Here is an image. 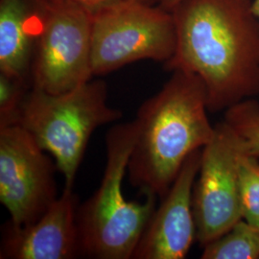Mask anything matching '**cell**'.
Returning a JSON list of instances; mask_svg holds the SVG:
<instances>
[{"mask_svg": "<svg viewBox=\"0 0 259 259\" xmlns=\"http://www.w3.org/2000/svg\"><path fill=\"white\" fill-rule=\"evenodd\" d=\"M176 49L164 64L200 77L208 111L259 95V19L245 0H183L170 10Z\"/></svg>", "mask_w": 259, "mask_h": 259, "instance_id": "cell-1", "label": "cell"}, {"mask_svg": "<svg viewBox=\"0 0 259 259\" xmlns=\"http://www.w3.org/2000/svg\"><path fill=\"white\" fill-rule=\"evenodd\" d=\"M207 93L197 75L182 70L143 103L135 119L138 137L128 163L130 183L161 199L185 160L211 140Z\"/></svg>", "mask_w": 259, "mask_h": 259, "instance_id": "cell-2", "label": "cell"}, {"mask_svg": "<svg viewBox=\"0 0 259 259\" xmlns=\"http://www.w3.org/2000/svg\"><path fill=\"white\" fill-rule=\"evenodd\" d=\"M138 137L136 120L115 125L106 135L107 163L94 194L79 204L77 223L81 257L133 259L139 240L157 208V197L128 201L123 180Z\"/></svg>", "mask_w": 259, "mask_h": 259, "instance_id": "cell-3", "label": "cell"}, {"mask_svg": "<svg viewBox=\"0 0 259 259\" xmlns=\"http://www.w3.org/2000/svg\"><path fill=\"white\" fill-rule=\"evenodd\" d=\"M107 84L90 81L67 93L52 94L32 88L19 111L18 124L27 131L54 160L73 187L93 132L119 120L120 110L107 104Z\"/></svg>", "mask_w": 259, "mask_h": 259, "instance_id": "cell-4", "label": "cell"}, {"mask_svg": "<svg viewBox=\"0 0 259 259\" xmlns=\"http://www.w3.org/2000/svg\"><path fill=\"white\" fill-rule=\"evenodd\" d=\"M176 42L171 11L119 0L93 14V75L108 74L140 60L165 64L174 55Z\"/></svg>", "mask_w": 259, "mask_h": 259, "instance_id": "cell-5", "label": "cell"}, {"mask_svg": "<svg viewBox=\"0 0 259 259\" xmlns=\"http://www.w3.org/2000/svg\"><path fill=\"white\" fill-rule=\"evenodd\" d=\"M93 13L72 0H49L32 67V88L67 93L92 80Z\"/></svg>", "mask_w": 259, "mask_h": 259, "instance_id": "cell-6", "label": "cell"}, {"mask_svg": "<svg viewBox=\"0 0 259 259\" xmlns=\"http://www.w3.org/2000/svg\"><path fill=\"white\" fill-rule=\"evenodd\" d=\"M19 124L0 126V202L9 222L37 221L58 198L55 161Z\"/></svg>", "mask_w": 259, "mask_h": 259, "instance_id": "cell-7", "label": "cell"}, {"mask_svg": "<svg viewBox=\"0 0 259 259\" xmlns=\"http://www.w3.org/2000/svg\"><path fill=\"white\" fill-rule=\"evenodd\" d=\"M238 139L223 120L202 149L192 192L196 241L203 248L242 219L238 177Z\"/></svg>", "mask_w": 259, "mask_h": 259, "instance_id": "cell-8", "label": "cell"}, {"mask_svg": "<svg viewBox=\"0 0 259 259\" xmlns=\"http://www.w3.org/2000/svg\"><path fill=\"white\" fill-rule=\"evenodd\" d=\"M202 150L185 160L176 180L152 215L133 259H184L196 241L192 192Z\"/></svg>", "mask_w": 259, "mask_h": 259, "instance_id": "cell-9", "label": "cell"}, {"mask_svg": "<svg viewBox=\"0 0 259 259\" xmlns=\"http://www.w3.org/2000/svg\"><path fill=\"white\" fill-rule=\"evenodd\" d=\"M79 199L65 186L37 221L26 226L7 222L2 227L1 259H73L81 257L77 223Z\"/></svg>", "mask_w": 259, "mask_h": 259, "instance_id": "cell-10", "label": "cell"}, {"mask_svg": "<svg viewBox=\"0 0 259 259\" xmlns=\"http://www.w3.org/2000/svg\"><path fill=\"white\" fill-rule=\"evenodd\" d=\"M49 0H0V72L32 83L37 39Z\"/></svg>", "mask_w": 259, "mask_h": 259, "instance_id": "cell-11", "label": "cell"}, {"mask_svg": "<svg viewBox=\"0 0 259 259\" xmlns=\"http://www.w3.org/2000/svg\"><path fill=\"white\" fill-rule=\"evenodd\" d=\"M202 259H259V228L241 219L204 245Z\"/></svg>", "mask_w": 259, "mask_h": 259, "instance_id": "cell-12", "label": "cell"}, {"mask_svg": "<svg viewBox=\"0 0 259 259\" xmlns=\"http://www.w3.org/2000/svg\"><path fill=\"white\" fill-rule=\"evenodd\" d=\"M224 112V121L238 139L241 154L259 158L258 101L255 98L246 99Z\"/></svg>", "mask_w": 259, "mask_h": 259, "instance_id": "cell-13", "label": "cell"}, {"mask_svg": "<svg viewBox=\"0 0 259 259\" xmlns=\"http://www.w3.org/2000/svg\"><path fill=\"white\" fill-rule=\"evenodd\" d=\"M242 219L259 228V158L238 157Z\"/></svg>", "mask_w": 259, "mask_h": 259, "instance_id": "cell-14", "label": "cell"}, {"mask_svg": "<svg viewBox=\"0 0 259 259\" xmlns=\"http://www.w3.org/2000/svg\"><path fill=\"white\" fill-rule=\"evenodd\" d=\"M32 85L0 72V126L18 124L19 111Z\"/></svg>", "mask_w": 259, "mask_h": 259, "instance_id": "cell-15", "label": "cell"}, {"mask_svg": "<svg viewBox=\"0 0 259 259\" xmlns=\"http://www.w3.org/2000/svg\"><path fill=\"white\" fill-rule=\"evenodd\" d=\"M79 5L83 6L85 9L91 11L92 13H95L99 10L103 9L107 6H110L111 4H114L118 2L119 0H72Z\"/></svg>", "mask_w": 259, "mask_h": 259, "instance_id": "cell-16", "label": "cell"}, {"mask_svg": "<svg viewBox=\"0 0 259 259\" xmlns=\"http://www.w3.org/2000/svg\"><path fill=\"white\" fill-rule=\"evenodd\" d=\"M181 1H183V0H160L159 1V3H158V5L159 6H161L162 8H164V9L170 10L172 9L175 5H177L179 2H181ZM245 1H249V2H251L252 0H245Z\"/></svg>", "mask_w": 259, "mask_h": 259, "instance_id": "cell-17", "label": "cell"}, {"mask_svg": "<svg viewBox=\"0 0 259 259\" xmlns=\"http://www.w3.org/2000/svg\"><path fill=\"white\" fill-rule=\"evenodd\" d=\"M250 8L255 17L259 19V0H252L250 2Z\"/></svg>", "mask_w": 259, "mask_h": 259, "instance_id": "cell-18", "label": "cell"}, {"mask_svg": "<svg viewBox=\"0 0 259 259\" xmlns=\"http://www.w3.org/2000/svg\"><path fill=\"white\" fill-rule=\"evenodd\" d=\"M128 1H137V2H141L148 5H158L160 0H128Z\"/></svg>", "mask_w": 259, "mask_h": 259, "instance_id": "cell-19", "label": "cell"}]
</instances>
